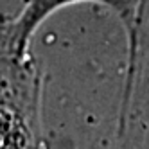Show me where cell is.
Returning a JSON list of instances; mask_svg holds the SVG:
<instances>
[{
  "instance_id": "obj_1",
  "label": "cell",
  "mask_w": 149,
  "mask_h": 149,
  "mask_svg": "<svg viewBox=\"0 0 149 149\" xmlns=\"http://www.w3.org/2000/svg\"><path fill=\"white\" fill-rule=\"evenodd\" d=\"M41 76L33 56L0 38V149H40Z\"/></svg>"
},
{
  "instance_id": "obj_2",
  "label": "cell",
  "mask_w": 149,
  "mask_h": 149,
  "mask_svg": "<svg viewBox=\"0 0 149 149\" xmlns=\"http://www.w3.org/2000/svg\"><path fill=\"white\" fill-rule=\"evenodd\" d=\"M77 2H97L111 7L122 20L127 41L133 38L142 0H24L22 9L15 18H4L0 15V38L13 52L27 56L31 54V40L43 20H47L58 9Z\"/></svg>"
}]
</instances>
